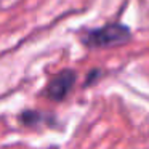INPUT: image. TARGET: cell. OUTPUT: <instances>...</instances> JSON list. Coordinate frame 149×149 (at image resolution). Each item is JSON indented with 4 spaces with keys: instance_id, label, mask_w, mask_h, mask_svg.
I'll use <instances>...</instances> for the list:
<instances>
[{
    "instance_id": "cell-1",
    "label": "cell",
    "mask_w": 149,
    "mask_h": 149,
    "mask_svg": "<svg viewBox=\"0 0 149 149\" xmlns=\"http://www.w3.org/2000/svg\"><path fill=\"white\" fill-rule=\"evenodd\" d=\"M130 39V31L122 24H109L104 26L101 29L96 31H90L87 36L84 37L85 45L88 47H114V45H120V43L127 42Z\"/></svg>"
},
{
    "instance_id": "cell-2",
    "label": "cell",
    "mask_w": 149,
    "mask_h": 149,
    "mask_svg": "<svg viewBox=\"0 0 149 149\" xmlns=\"http://www.w3.org/2000/svg\"><path fill=\"white\" fill-rule=\"evenodd\" d=\"M75 84V72L74 71H63L56 77L52 79V82L47 87V96L50 100L61 101L68 96V93L72 90Z\"/></svg>"
}]
</instances>
